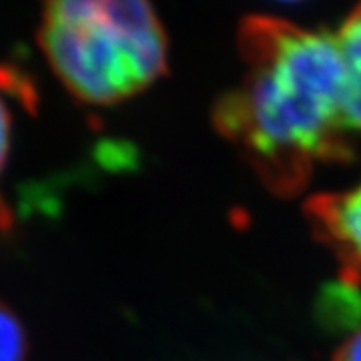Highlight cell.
<instances>
[{
	"instance_id": "cell-3",
	"label": "cell",
	"mask_w": 361,
	"mask_h": 361,
	"mask_svg": "<svg viewBox=\"0 0 361 361\" xmlns=\"http://www.w3.org/2000/svg\"><path fill=\"white\" fill-rule=\"evenodd\" d=\"M303 213L313 237L336 257L341 283L361 289V180L343 191L311 197Z\"/></svg>"
},
{
	"instance_id": "cell-4",
	"label": "cell",
	"mask_w": 361,
	"mask_h": 361,
	"mask_svg": "<svg viewBox=\"0 0 361 361\" xmlns=\"http://www.w3.org/2000/svg\"><path fill=\"white\" fill-rule=\"evenodd\" d=\"M14 104H23L32 111L37 104V92L20 68L13 65H0V187L13 151ZM13 231V211L0 189V235L11 239Z\"/></svg>"
},
{
	"instance_id": "cell-2",
	"label": "cell",
	"mask_w": 361,
	"mask_h": 361,
	"mask_svg": "<svg viewBox=\"0 0 361 361\" xmlns=\"http://www.w3.org/2000/svg\"><path fill=\"white\" fill-rule=\"evenodd\" d=\"M39 47L89 106L133 99L167 73V35L151 0H42Z\"/></svg>"
},
{
	"instance_id": "cell-8",
	"label": "cell",
	"mask_w": 361,
	"mask_h": 361,
	"mask_svg": "<svg viewBox=\"0 0 361 361\" xmlns=\"http://www.w3.org/2000/svg\"><path fill=\"white\" fill-rule=\"evenodd\" d=\"M283 2H297V0H283Z\"/></svg>"
},
{
	"instance_id": "cell-7",
	"label": "cell",
	"mask_w": 361,
	"mask_h": 361,
	"mask_svg": "<svg viewBox=\"0 0 361 361\" xmlns=\"http://www.w3.org/2000/svg\"><path fill=\"white\" fill-rule=\"evenodd\" d=\"M334 361H361V329L341 343V348L334 353Z\"/></svg>"
},
{
	"instance_id": "cell-6",
	"label": "cell",
	"mask_w": 361,
	"mask_h": 361,
	"mask_svg": "<svg viewBox=\"0 0 361 361\" xmlns=\"http://www.w3.org/2000/svg\"><path fill=\"white\" fill-rule=\"evenodd\" d=\"M28 336L20 315L0 299V361H28Z\"/></svg>"
},
{
	"instance_id": "cell-1",
	"label": "cell",
	"mask_w": 361,
	"mask_h": 361,
	"mask_svg": "<svg viewBox=\"0 0 361 361\" xmlns=\"http://www.w3.org/2000/svg\"><path fill=\"white\" fill-rule=\"evenodd\" d=\"M237 47L245 75L221 94L213 123L271 193L295 197L317 169L355 157L360 139L334 32L249 16Z\"/></svg>"
},
{
	"instance_id": "cell-5",
	"label": "cell",
	"mask_w": 361,
	"mask_h": 361,
	"mask_svg": "<svg viewBox=\"0 0 361 361\" xmlns=\"http://www.w3.org/2000/svg\"><path fill=\"white\" fill-rule=\"evenodd\" d=\"M334 39L348 80L349 123L361 141V2L345 16Z\"/></svg>"
}]
</instances>
